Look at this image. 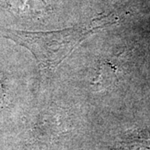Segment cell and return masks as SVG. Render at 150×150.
<instances>
[{"mask_svg": "<svg viewBox=\"0 0 150 150\" xmlns=\"http://www.w3.org/2000/svg\"><path fill=\"white\" fill-rule=\"evenodd\" d=\"M116 22V17L107 15L93 18L74 27L56 31L27 32L4 29L5 34L3 37L28 48L43 69L53 70L58 68L89 35Z\"/></svg>", "mask_w": 150, "mask_h": 150, "instance_id": "1", "label": "cell"}, {"mask_svg": "<svg viewBox=\"0 0 150 150\" xmlns=\"http://www.w3.org/2000/svg\"><path fill=\"white\" fill-rule=\"evenodd\" d=\"M114 150H150V132L139 131L126 134Z\"/></svg>", "mask_w": 150, "mask_h": 150, "instance_id": "2", "label": "cell"}, {"mask_svg": "<svg viewBox=\"0 0 150 150\" xmlns=\"http://www.w3.org/2000/svg\"><path fill=\"white\" fill-rule=\"evenodd\" d=\"M10 2L13 7L17 8L19 13H28L27 8H28L29 12L38 13L39 6L43 4V2H40L39 0H10Z\"/></svg>", "mask_w": 150, "mask_h": 150, "instance_id": "3", "label": "cell"}, {"mask_svg": "<svg viewBox=\"0 0 150 150\" xmlns=\"http://www.w3.org/2000/svg\"><path fill=\"white\" fill-rule=\"evenodd\" d=\"M4 88L1 83V79H0V104L4 103Z\"/></svg>", "mask_w": 150, "mask_h": 150, "instance_id": "4", "label": "cell"}]
</instances>
